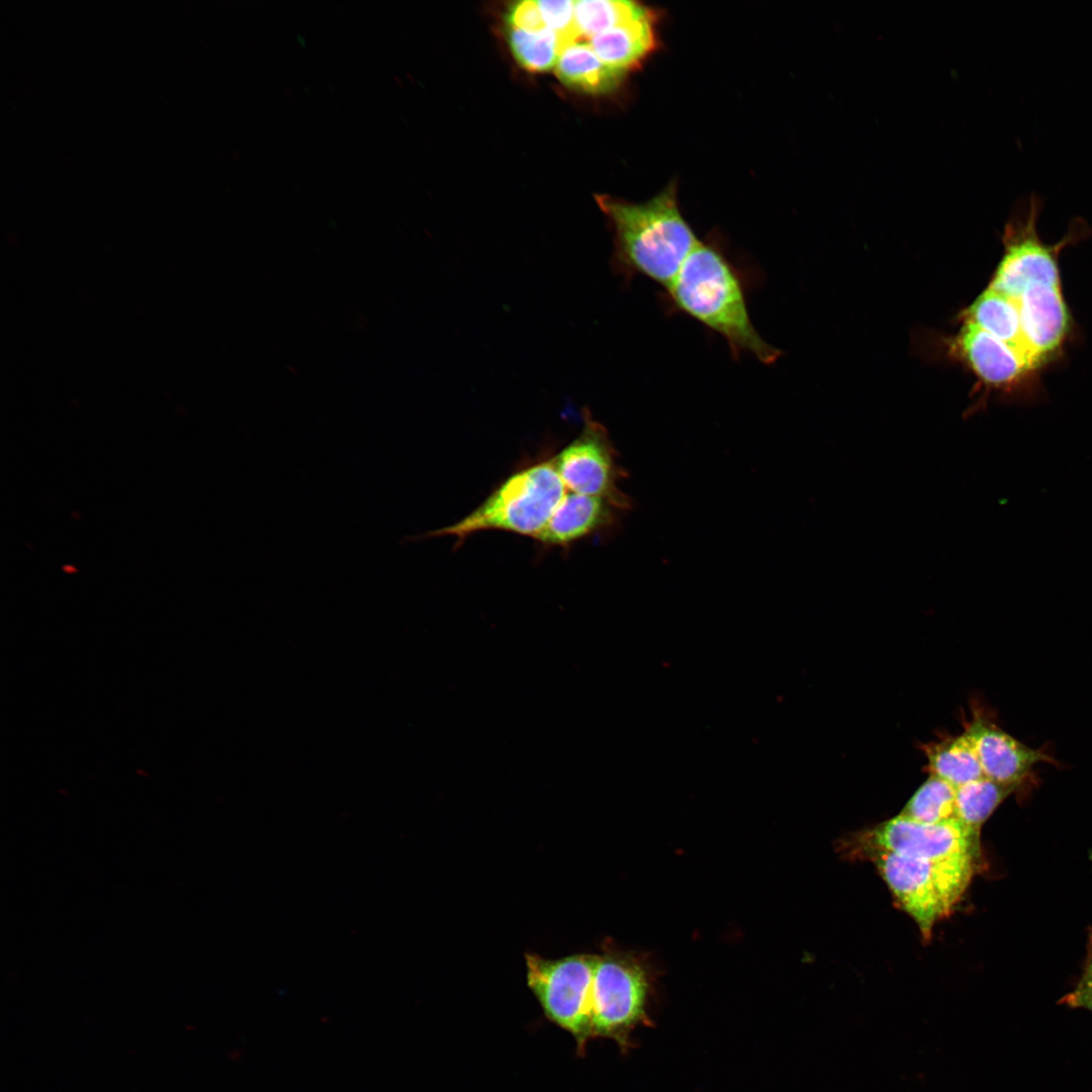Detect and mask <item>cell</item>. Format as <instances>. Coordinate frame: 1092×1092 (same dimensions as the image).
Listing matches in <instances>:
<instances>
[{"label": "cell", "instance_id": "16", "mask_svg": "<svg viewBox=\"0 0 1092 1092\" xmlns=\"http://www.w3.org/2000/svg\"><path fill=\"white\" fill-rule=\"evenodd\" d=\"M970 317L971 322L1018 351L1034 367L1037 365L1026 346L1013 298L988 288L971 305Z\"/></svg>", "mask_w": 1092, "mask_h": 1092}, {"label": "cell", "instance_id": "20", "mask_svg": "<svg viewBox=\"0 0 1092 1092\" xmlns=\"http://www.w3.org/2000/svg\"><path fill=\"white\" fill-rule=\"evenodd\" d=\"M507 37L519 65L530 72H545L555 67L565 48L561 38L548 28L529 31L508 26Z\"/></svg>", "mask_w": 1092, "mask_h": 1092}, {"label": "cell", "instance_id": "7", "mask_svg": "<svg viewBox=\"0 0 1092 1092\" xmlns=\"http://www.w3.org/2000/svg\"><path fill=\"white\" fill-rule=\"evenodd\" d=\"M646 990L639 968L595 956L589 990L592 1037H610L625 1045L631 1028L644 1018Z\"/></svg>", "mask_w": 1092, "mask_h": 1092}, {"label": "cell", "instance_id": "2", "mask_svg": "<svg viewBox=\"0 0 1092 1092\" xmlns=\"http://www.w3.org/2000/svg\"><path fill=\"white\" fill-rule=\"evenodd\" d=\"M598 202L614 232V272L626 281L641 275L667 289L700 241L679 211L674 188L643 203Z\"/></svg>", "mask_w": 1092, "mask_h": 1092}, {"label": "cell", "instance_id": "24", "mask_svg": "<svg viewBox=\"0 0 1092 1092\" xmlns=\"http://www.w3.org/2000/svg\"><path fill=\"white\" fill-rule=\"evenodd\" d=\"M507 25L529 31L546 28L537 1L524 0L513 3L506 15Z\"/></svg>", "mask_w": 1092, "mask_h": 1092}, {"label": "cell", "instance_id": "21", "mask_svg": "<svg viewBox=\"0 0 1092 1092\" xmlns=\"http://www.w3.org/2000/svg\"><path fill=\"white\" fill-rule=\"evenodd\" d=\"M647 9L627 0H580L575 1L574 15L580 40L631 20Z\"/></svg>", "mask_w": 1092, "mask_h": 1092}, {"label": "cell", "instance_id": "13", "mask_svg": "<svg viewBox=\"0 0 1092 1092\" xmlns=\"http://www.w3.org/2000/svg\"><path fill=\"white\" fill-rule=\"evenodd\" d=\"M961 343L973 369L988 383L1008 385L1034 368L1018 351L971 321L963 328Z\"/></svg>", "mask_w": 1092, "mask_h": 1092}, {"label": "cell", "instance_id": "1", "mask_svg": "<svg viewBox=\"0 0 1092 1092\" xmlns=\"http://www.w3.org/2000/svg\"><path fill=\"white\" fill-rule=\"evenodd\" d=\"M666 291L673 307L721 335L733 356L751 354L763 364L779 358L754 328L743 276L720 244L699 241Z\"/></svg>", "mask_w": 1092, "mask_h": 1092}, {"label": "cell", "instance_id": "17", "mask_svg": "<svg viewBox=\"0 0 1092 1092\" xmlns=\"http://www.w3.org/2000/svg\"><path fill=\"white\" fill-rule=\"evenodd\" d=\"M921 749L928 760L929 775L948 782L954 788L985 778L976 751L965 733L923 744Z\"/></svg>", "mask_w": 1092, "mask_h": 1092}, {"label": "cell", "instance_id": "9", "mask_svg": "<svg viewBox=\"0 0 1092 1092\" xmlns=\"http://www.w3.org/2000/svg\"><path fill=\"white\" fill-rule=\"evenodd\" d=\"M871 850L921 859L979 855V836L960 820L927 824L898 815L866 834Z\"/></svg>", "mask_w": 1092, "mask_h": 1092}, {"label": "cell", "instance_id": "8", "mask_svg": "<svg viewBox=\"0 0 1092 1092\" xmlns=\"http://www.w3.org/2000/svg\"><path fill=\"white\" fill-rule=\"evenodd\" d=\"M1041 204V198L1034 193L1020 203L1017 217L1008 226L1007 253L989 287L1013 299L1033 284L1060 285L1053 249L1045 247L1036 234Z\"/></svg>", "mask_w": 1092, "mask_h": 1092}, {"label": "cell", "instance_id": "14", "mask_svg": "<svg viewBox=\"0 0 1092 1092\" xmlns=\"http://www.w3.org/2000/svg\"><path fill=\"white\" fill-rule=\"evenodd\" d=\"M588 43L605 64L625 73L654 49L653 15L647 9L643 14L593 36Z\"/></svg>", "mask_w": 1092, "mask_h": 1092}, {"label": "cell", "instance_id": "10", "mask_svg": "<svg viewBox=\"0 0 1092 1092\" xmlns=\"http://www.w3.org/2000/svg\"><path fill=\"white\" fill-rule=\"evenodd\" d=\"M964 733L976 751L984 777L999 784L1017 787L1036 763L1050 759L978 712L966 724Z\"/></svg>", "mask_w": 1092, "mask_h": 1092}, {"label": "cell", "instance_id": "22", "mask_svg": "<svg viewBox=\"0 0 1092 1092\" xmlns=\"http://www.w3.org/2000/svg\"><path fill=\"white\" fill-rule=\"evenodd\" d=\"M537 4L546 28L555 32L565 47L580 40L575 24V1L539 0Z\"/></svg>", "mask_w": 1092, "mask_h": 1092}, {"label": "cell", "instance_id": "11", "mask_svg": "<svg viewBox=\"0 0 1092 1092\" xmlns=\"http://www.w3.org/2000/svg\"><path fill=\"white\" fill-rule=\"evenodd\" d=\"M1026 346L1038 364L1064 341L1069 313L1060 285L1033 284L1014 299Z\"/></svg>", "mask_w": 1092, "mask_h": 1092}, {"label": "cell", "instance_id": "4", "mask_svg": "<svg viewBox=\"0 0 1092 1092\" xmlns=\"http://www.w3.org/2000/svg\"><path fill=\"white\" fill-rule=\"evenodd\" d=\"M870 857L899 906L913 918L926 939L934 924L949 914L963 897L977 858L962 855L921 859L883 850H871Z\"/></svg>", "mask_w": 1092, "mask_h": 1092}, {"label": "cell", "instance_id": "15", "mask_svg": "<svg viewBox=\"0 0 1092 1092\" xmlns=\"http://www.w3.org/2000/svg\"><path fill=\"white\" fill-rule=\"evenodd\" d=\"M555 73L565 86L590 94L614 90L624 75L605 64L590 44L582 40L574 41L561 51Z\"/></svg>", "mask_w": 1092, "mask_h": 1092}, {"label": "cell", "instance_id": "19", "mask_svg": "<svg viewBox=\"0 0 1092 1092\" xmlns=\"http://www.w3.org/2000/svg\"><path fill=\"white\" fill-rule=\"evenodd\" d=\"M956 790L957 788L948 782L929 775L909 799L900 815L927 824L959 820Z\"/></svg>", "mask_w": 1092, "mask_h": 1092}, {"label": "cell", "instance_id": "12", "mask_svg": "<svg viewBox=\"0 0 1092 1092\" xmlns=\"http://www.w3.org/2000/svg\"><path fill=\"white\" fill-rule=\"evenodd\" d=\"M617 510L605 498L566 490L545 527L533 539L547 547L566 548L612 526Z\"/></svg>", "mask_w": 1092, "mask_h": 1092}, {"label": "cell", "instance_id": "3", "mask_svg": "<svg viewBox=\"0 0 1092 1092\" xmlns=\"http://www.w3.org/2000/svg\"><path fill=\"white\" fill-rule=\"evenodd\" d=\"M552 458L535 462L503 480L458 522L423 537L453 536L457 544L483 531H505L535 538L566 492Z\"/></svg>", "mask_w": 1092, "mask_h": 1092}, {"label": "cell", "instance_id": "5", "mask_svg": "<svg viewBox=\"0 0 1092 1092\" xmlns=\"http://www.w3.org/2000/svg\"><path fill=\"white\" fill-rule=\"evenodd\" d=\"M595 956L548 960L526 956L527 982L546 1017L575 1039L583 1051L590 1030L589 990Z\"/></svg>", "mask_w": 1092, "mask_h": 1092}, {"label": "cell", "instance_id": "6", "mask_svg": "<svg viewBox=\"0 0 1092 1092\" xmlns=\"http://www.w3.org/2000/svg\"><path fill=\"white\" fill-rule=\"evenodd\" d=\"M616 457L607 429L585 408L580 433L552 461L567 490L605 498L622 511L631 500L618 487L623 470Z\"/></svg>", "mask_w": 1092, "mask_h": 1092}, {"label": "cell", "instance_id": "23", "mask_svg": "<svg viewBox=\"0 0 1092 1092\" xmlns=\"http://www.w3.org/2000/svg\"><path fill=\"white\" fill-rule=\"evenodd\" d=\"M1060 1004L1072 1008H1084L1092 1012V930H1089L1087 957L1082 976L1074 990L1060 1000Z\"/></svg>", "mask_w": 1092, "mask_h": 1092}, {"label": "cell", "instance_id": "18", "mask_svg": "<svg viewBox=\"0 0 1092 1092\" xmlns=\"http://www.w3.org/2000/svg\"><path fill=\"white\" fill-rule=\"evenodd\" d=\"M1015 789L987 778L957 788L958 819L979 836L982 825Z\"/></svg>", "mask_w": 1092, "mask_h": 1092}]
</instances>
